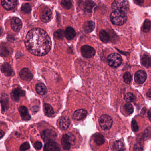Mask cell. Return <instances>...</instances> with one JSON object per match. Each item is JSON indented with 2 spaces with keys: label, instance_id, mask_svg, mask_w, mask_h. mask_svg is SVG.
Instances as JSON below:
<instances>
[{
  "label": "cell",
  "instance_id": "obj_1",
  "mask_svg": "<svg viewBox=\"0 0 151 151\" xmlns=\"http://www.w3.org/2000/svg\"><path fill=\"white\" fill-rule=\"evenodd\" d=\"M25 44L31 53L39 56L47 55L51 49L52 45L47 33L39 28L32 29L27 33Z\"/></svg>",
  "mask_w": 151,
  "mask_h": 151
},
{
  "label": "cell",
  "instance_id": "obj_2",
  "mask_svg": "<svg viewBox=\"0 0 151 151\" xmlns=\"http://www.w3.org/2000/svg\"><path fill=\"white\" fill-rule=\"evenodd\" d=\"M111 22L116 25H122L127 21L126 13L121 11H114L110 16Z\"/></svg>",
  "mask_w": 151,
  "mask_h": 151
},
{
  "label": "cell",
  "instance_id": "obj_3",
  "mask_svg": "<svg viewBox=\"0 0 151 151\" xmlns=\"http://www.w3.org/2000/svg\"><path fill=\"white\" fill-rule=\"evenodd\" d=\"M129 7L127 0H115L112 5L113 11H121L126 13L129 9Z\"/></svg>",
  "mask_w": 151,
  "mask_h": 151
},
{
  "label": "cell",
  "instance_id": "obj_4",
  "mask_svg": "<svg viewBox=\"0 0 151 151\" xmlns=\"http://www.w3.org/2000/svg\"><path fill=\"white\" fill-rule=\"evenodd\" d=\"M108 64L113 67H118L121 65L122 58L121 55L117 53H112L109 55L107 58Z\"/></svg>",
  "mask_w": 151,
  "mask_h": 151
},
{
  "label": "cell",
  "instance_id": "obj_5",
  "mask_svg": "<svg viewBox=\"0 0 151 151\" xmlns=\"http://www.w3.org/2000/svg\"><path fill=\"white\" fill-rule=\"evenodd\" d=\"M99 123L101 127L104 130H108L111 128L113 124L112 118L109 115L103 114L99 119Z\"/></svg>",
  "mask_w": 151,
  "mask_h": 151
},
{
  "label": "cell",
  "instance_id": "obj_6",
  "mask_svg": "<svg viewBox=\"0 0 151 151\" xmlns=\"http://www.w3.org/2000/svg\"><path fill=\"white\" fill-rule=\"evenodd\" d=\"M57 134L54 130H46L41 134V137L45 142L53 141L57 138Z\"/></svg>",
  "mask_w": 151,
  "mask_h": 151
},
{
  "label": "cell",
  "instance_id": "obj_7",
  "mask_svg": "<svg viewBox=\"0 0 151 151\" xmlns=\"http://www.w3.org/2000/svg\"><path fill=\"white\" fill-rule=\"evenodd\" d=\"M81 52L83 57L86 58H91L95 54V50L92 47L85 45L81 48Z\"/></svg>",
  "mask_w": 151,
  "mask_h": 151
},
{
  "label": "cell",
  "instance_id": "obj_8",
  "mask_svg": "<svg viewBox=\"0 0 151 151\" xmlns=\"http://www.w3.org/2000/svg\"><path fill=\"white\" fill-rule=\"evenodd\" d=\"M72 144L71 135L65 134L63 136L61 139V145L64 150H68L71 148V145Z\"/></svg>",
  "mask_w": 151,
  "mask_h": 151
},
{
  "label": "cell",
  "instance_id": "obj_9",
  "mask_svg": "<svg viewBox=\"0 0 151 151\" xmlns=\"http://www.w3.org/2000/svg\"><path fill=\"white\" fill-rule=\"evenodd\" d=\"M25 92L19 88H16L12 91L11 93L12 99L15 102H18L20 100V98L25 95Z\"/></svg>",
  "mask_w": 151,
  "mask_h": 151
},
{
  "label": "cell",
  "instance_id": "obj_10",
  "mask_svg": "<svg viewBox=\"0 0 151 151\" xmlns=\"http://www.w3.org/2000/svg\"><path fill=\"white\" fill-rule=\"evenodd\" d=\"M17 0H1V5L6 10H10L14 9L17 5Z\"/></svg>",
  "mask_w": 151,
  "mask_h": 151
},
{
  "label": "cell",
  "instance_id": "obj_11",
  "mask_svg": "<svg viewBox=\"0 0 151 151\" xmlns=\"http://www.w3.org/2000/svg\"><path fill=\"white\" fill-rule=\"evenodd\" d=\"M20 76L21 79L26 81H30L33 79V74L29 69L23 68L20 72Z\"/></svg>",
  "mask_w": 151,
  "mask_h": 151
},
{
  "label": "cell",
  "instance_id": "obj_12",
  "mask_svg": "<svg viewBox=\"0 0 151 151\" xmlns=\"http://www.w3.org/2000/svg\"><path fill=\"white\" fill-rule=\"evenodd\" d=\"M88 114V112L84 109L77 110L73 115V118L76 121H80L85 118Z\"/></svg>",
  "mask_w": 151,
  "mask_h": 151
},
{
  "label": "cell",
  "instance_id": "obj_13",
  "mask_svg": "<svg viewBox=\"0 0 151 151\" xmlns=\"http://www.w3.org/2000/svg\"><path fill=\"white\" fill-rule=\"evenodd\" d=\"M11 28L15 31H19L22 26V22L19 18L13 17L11 21Z\"/></svg>",
  "mask_w": 151,
  "mask_h": 151
},
{
  "label": "cell",
  "instance_id": "obj_14",
  "mask_svg": "<svg viewBox=\"0 0 151 151\" xmlns=\"http://www.w3.org/2000/svg\"><path fill=\"white\" fill-rule=\"evenodd\" d=\"M61 148L59 144L53 141L47 143L45 144L43 148L44 151H60Z\"/></svg>",
  "mask_w": 151,
  "mask_h": 151
},
{
  "label": "cell",
  "instance_id": "obj_15",
  "mask_svg": "<svg viewBox=\"0 0 151 151\" xmlns=\"http://www.w3.org/2000/svg\"><path fill=\"white\" fill-rule=\"evenodd\" d=\"M1 71L6 76H11L14 75V71L11 65L7 63H5L1 66Z\"/></svg>",
  "mask_w": 151,
  "mask_h": 151
},
{
  "label": "cell",
  "instance_id": "obj_16",
  "mask_svg": "<svg viewBox=\"0 0 151 151\" xmlns=\"http://www.w3.org/2000/svg\"><path fill=\"white\" fill-rule=\"evenodd\" d=\"M147 79V75L144 71L140 70L136 72L135 75V80L137 84H143Z\"/></svg>",
  "mask_w": 151,
  "mask_h": 151
},
{
  "label": "cell",
  "instance_id": "obj_17",
  "mask_svg": "<svg viewBox=\"0 0 151 151\" xmlns=\"http://www.w3.org/2000/svg\"><path fill=\"white\" fill-rule=\"evenodd\" d=\"M71 122L70 119L67 117H62L59 121V126L62 130H67L70 126Z\"/></svg>",
  "mask_w": 151,
  "mask_h": 151
},
{
  "label": "cell",
  "instance_id": "obj_18",
  "mask_svg": "<svg viewBox=\"0 0 151 151\" xmlns=\"http://www.w3.org/2000/svg\"><path fill=\"white\" fill-rule=\"evenodd\" d=\"M52 17V12L49 8L44 9L41 16V20L43 22H49Z\"/></svg>",
  "mask_w": 151,
  "mask_h": 151
},
{
  "label": "cell",
  "instance_id": "obj_19",
  "mask_svg": "<svg viewBox=\"0 0 151 151\" xmlns=\"http://www.w3.org/2000/svg\"><path fill=\"white\" fill-rule=\"evenodd\" d=\"M19 112L23 119L25 121H27L30 119V115L29 114L27 108L25 106H20L19 108Z\"/></svg>",
  "mask_w": 151,
  "mask_h": 151
},
{
  "label": "cell",
  "instance_id": "obj_20",
  "mask_svg": "<svg viewBox=\"0 0 151 151\" xmlns=\"http://www.w3.org/2000/svg\"><path fill=\"white\" fill-rule=\"evenodd\" d=\"M95 27L94 23L92 21H90L86 22L83 26L84 31L86 33H90L94 30Z\"/></svg>",
  "mask_w": 151,
  "mask_h": 151
},
{
  "label": "cell",
  "instance_id": "obj_21",
  "mask_svg": "<svg viewBox=\"0 0 151 151\" xmlns=\"http://www.w3.org/2000/svg\"><path fill=\"white\" fill-rule=\"evenodd\" d=\"M76 31L73 28L71 27H68L66 29L65 31V35L66 38L68 40L73 39L76 36Z\"/></svg>",
  "mask_w": 151,
  "mask_h": 151
},
{
  "label": "cell",
  "instance_id": "obj_22",
  "mask_svg": "<svg viewBox=\"0 0 151 151\" xmlns=\"http://www.w3.org/2000/svg\"><path fill=\"white\" fill-rule=\"evenodd\" d=\"M43 111L45 115L48 117H52L54 115V110L50 104L45 103L43 105Z\"/></svg>",
  "mask_w": 151,
  "mask_h": 151
},
{
  "label": "cell",
  "instance_id": "obj_23",
  "mask_svg": "<svg viewBox=\"0 0 151 151\" xmlns=\"http://www.w3.org/2000/svg\"><path fill=\"white\" fill-rule=\"evenodd\" d=\"M96 4L93 1H86L84 3L83 7L84 10L88 13H91Z\"/></svg>",
  "mask_w": 151,
  "mask_h": 151
},
{
  "label": "cell",
  "instance_id": "obj_24",
  "mask_svg": "<svg viewBox=\"0 0 151 151\" xmlns=\"http://www.w3.org/2000/svg\"><path fill=\"white\" fill-rule=\"evenodd\" d=\"M36 92L40 95H44L46 92V87L42 83H38L35 86Z\"/></svg>",
  "mask_w": 151,
  "mask_h": 151
},
{
  "label": "cell",
  "instance_id": "obj_25",
  "mask_svg": "<svg viewBox=\"0 0 151 151\" xmlns=\"http://www.w3.org/2000/svg\"><path fill=\"white\" fill-rule=\"evenodd\" d=\"M141 63L145 67L148 68L151 67V59L147 55H144L141 57Z\"/></svg>",
  "mask_w": 151,
  "mask_h": 151
},
{
  "label": "cell",
  "instance_id": "obj_26",
  "mask_svg": "<svg viewBox=\"0 0 151 151\" xmlns=\"http://www.w3.org/2000/svg\"><path fill=\"white\" fill-rule=\"evenodd\" d=\"M1 105L3 111H5L9 107V99L8 96L5 94L1 95Z\"/></svg>",
  "mask_w": 151,
  "mask_h": 151
},
{
  "label": "cell",
  "instance_id": "obj_27",
  "mask_svg": "<svg viewBox=\"0 0 151 151\" xmlns=\"http://www.w3.org/2000/svg\"><path fill=\"white\" fill-rule=\"evenodd\" d=\"M99 38L104 43H107L110 40V36L106 31L102 30L99 33Z\"/></svg>",
  "mask_w": 151,
  "mask_h": 151
},
{
  "label": "cell",
  "instance_id": "obj_28",
  "mask_svg": "<svg viewBox=\"0 0 151 151\" xmlns=\"http://www.w3.org/2000/svg\"><path fill=\"white\" fill-rule=\"evenodd\" d=\"M113 148L116 151H124L125 150V144L122 141L118 140L114 143Z\"/></svg>",
  "mask_w": 151,
  "mask_h": 151
},
{
  "label": "cell",
  "instance_id": "obj_29",
  "mask_svg": "<svg viewBox=\"0 0 151 151\" xmlns=\"http://www.w3.org/2000/svg\"><path fill=\"white\" fill-rule=\"evenodd\" d=\"M94 140L96 144L98 145H101L103 144L105 142V140L103 136L99 133L94 135Z\"/></svg>",
  "mask_w": 151,
  "mask_h": 151
},
{
  "label": "cell",
  "instance_id": "obj_30",
  "mask_svg": "<svg viewBox=\"0 0 151 151\" xmlns=\"http://www.w3.org/2000/svg\"><path fill=\"white\" fill-rule=\"evenodd\" d=\"M54 36L56 39H59V40H62L64 38V36H65V32L63 30H58L57 31L55 32V33H54Z\"/></svg>",
  "mask_w": 151,
  "mask_h": 151
},
{
  "label": "cell",
  "instance_id": "obj_31",
  "mask_svg": "<svg viewBox=\"0 0 151 151\" xmlns=\"http://www.w3.org/2000/svg\"><path fill=\"white\" fill-rule=\"evenodd\" d=\"M61 5L63 8L66 9H69L72 6V3L71 0H62Z\"/></svg>",
  "mask_w": 151,
  "mask_h": 151
},
{
  "label": "cell",
  "instance_id": "obj_32",
  "mask_svg": "<svg viewBox=\"0 0 151 151\" xmlns=\"http://www.w3.org/2000/svg\"><path fill=\"white\" fill-rule=\"evenodd\" d=\"M124 98L126 101L128 102H132L134 101L136 98L134 94L132 93H128L125 94V96H124Z\"/></svg>",
  "mask_w": 151,
  "mask_h": 151
},
{
  "label": "cell",
  "instance_id": "obj_33",
  "mask_svg": "<svg viewBox=\"0 0 151 151\" xmlns=\"http://www.w3.org/2000/svg\"><path fill=\"white\" fill-rule=\"evenodd\" d=\"M22 11L25 13H29L31 12V7L29 3H25L23 5L21 8Z\"/></svg>",
  "mask_w": 151,
  "mask_h": 151
},
{
  "label": "cell",
  "instance_id": "obj_34",
  "mask_svg": "<svg viewBox=\"0 0 151 151\" xmlns=\"http://www.w3.org/2000/svg\"><path fill=\"white\" fill-rule=\"evenodd\" d=\"M151 21L149 20H145L143 25V31L144 33H148L151 29Z\"/></svg>",
  "mask_w": 151,
  "mask_h": 151
},
{
  "label": "cell",
  "instance_id": "obj_35",
  "mask_svg": "<svg viewBox=\"0 0 151 151\" xmlns=\"http://www.w3.org/2000/svg\"><path fill=\"white\" fill-rule=\"evenodd\" d=\"M124 108L126 112L128 114H131L134 111V107L132 106V105L129 102H127L125 104Z\"/></svg>",
  "mask_w": 151,
  "mask_h": 151
},
{
  "label": "cell",
  "instance_id": "obj_36",
  "mask_svg": "<svg viewBox=\"0 0 151 151\" xmlns=\"http://www.w3.org/2000/svg\"><path fill=\"white\" fill-rule=\"evenodd\" d=\"M123 79L126 84H130L131 82L132 76L130 72H126L123 76Z\"/></svg>",
  "mask_w": 151,
  "mask_h": 151
},
{
  "label": "cell",
  "instance_id": "obj_37",
  "mask_svg": "<svg viewBox=\"0 0 151 151\" xmlns=\"http://www.w3.org/2000/svg\"><path fill=\"white\" fill-rule=\"evenodd\" d=\"M30 148V146L29 144L26 142L24 143L21 145L20 150L22 151H25V150L29 149Z\"/></svg>",
  "mask_w": 151,
  "mask_h": 151
},
{
  "label": "cell",
  "instance_id": "obj_38",
  "mask_svg": "<svg viewBox=\"0 0 151 151\" xmlns=\"http://www.w3.org/2000/svg\"><path fill=\"white\" fill-rule=\"evenodd\" d=\"M132 128L134 131L136 132L138 130L139 127L135 120H132Z\"/></svg>",
  "mask_w": 151,
  "mask_h": 151
},
{
  "label": "cell",
  "instance_id": "obj_39",
  "mask_svg": "<svg viewBox=\"0 0 151 151\" xmlns=\"http://www.w3.org/2000/svg\"><path fill=\"white\" fill-rule=\"evenodd\" d=\"M9 51L6 47H2L1 48V55L2 56H6L9 55Z\"/></svg>",
  "mask_w": 151,
  "mask_h": 151
},
{
  "label": "cell",
  "instance_id": "obj_40",
  "mask_svg": "<svg viewBox=\"0 0 151 151\" xmlns=\"http://www.w3.org/2000/svg\"><path fill=\"white\" fill-rule=\"evenodd\" d=\"M34 147L35 149L40 150L42 148V144L39 141H37L35 143Z\"/></svg>",
  "mask_w": 151,
  "mask_h": 151
},
{
  "label": "cell",
  "instance_id": "obj_41",
  "mask_svg": "<svg viewBox=\"0 0 151 151\" xmlns=\"http://www.w3.org/2000/svg\"><path fill=\"white\" fill-rule=\"evenodd\" d=\"M145 133L146 136L151 137V127L148 128V129H146Z\"/></svg>",
  "mask_w": 151,
  "mask_h": 151
},
{
  "label": "cell",
  "instance_id": "obj_42",
  "mask_svg": "<svg viewBox=\"0 0 151 151\" xmlns=\"http://www.w3.org/2000/svg\"><path fill=\"white\" fill-rule=\"evenodd\" d=\"M134 1L136 4L139 5H141L144 2V0H134Z\"/></svg>",
  "mask_w": 151,
  "mask_h": 151
},
{
  "label": "cell",
  "instance_id": "obj_43",
  "mask_svg": "<svg viewBox=\"0 0 151 151\" xmlns=\"http://www.w3.org/2000/svg\"><path fill=\"white\" fill-rule=\"evenodd\" d=\"M148 118L151 121V109H150L148 112Z\"/></svg>",
  "mask_w": 151,
  "mask_h": 151
},
{
  "label": "cell",
  "instance_id": "obj_44",
  "mask_svg": "<svg viewBox=\"0 0 151 151\" xmlns=\"http://www.w3.org/2000/svg\"><path fill=\"white\" fill-rule=\"evenodd\" d=\"M148 97L149 98H151V88L149 89V90L148 91L147 93Z\"/></svg>",
  "mask_w": 151,
  "mask_h": 151
},
{
  "label": "cell",
  "instance_id": "obj_45",
  "mask_svg": "<svg viewBox=\"0 0 151 151\" xmlns=\"http://www.w3.org/2000/svg\"><path fill=\"white\" fill-rule=\"evenodd\" d=\"M4 132H3L2 130H1V138H2V136H3L4 135Z\"/></svg>",
  "mask_w": 151,
  "mask_h": 151
},
{
  "label": "cell",
  "instance_id": "obj_46",
  "mask_svg": "<svg viewBox=\"0 0 151 151\" xmlns=\"http://www.w3.org/2000/svg\"><path fill=\"white\" fill-rule=\"evenodd\" d=\"M27 1H30V0H27Z\"/></svg>",
  "mask_w": 151,
  "mask_h": 151
}]
</instances>
